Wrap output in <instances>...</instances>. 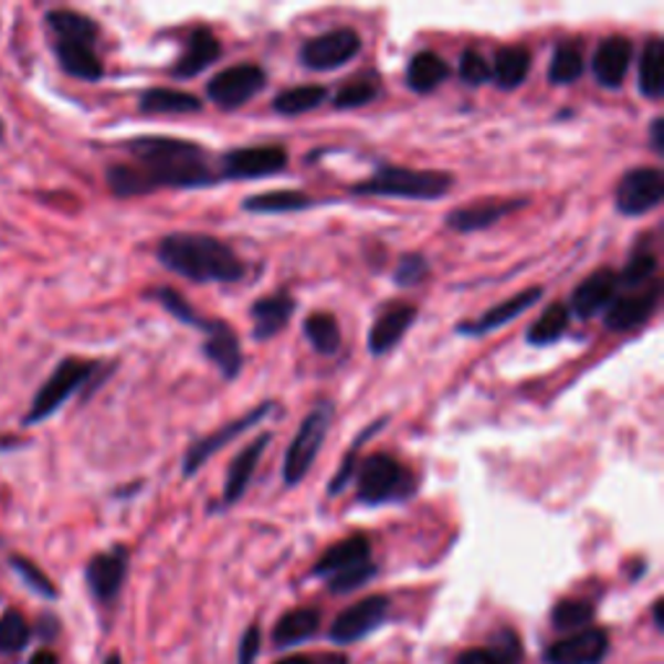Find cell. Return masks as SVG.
Here are the masks:
<instances>
[{
	"label": "cell",
	"instance_id": "cell-13",
	"mask_svg": "<svg viewBox=\"0 0 664 664\" xmlns=\"http://www.w3.org/2000/svg\"><path fill=\"white\" fill-rule=\"evenodd\" d=\"M387 613H390V600H387V597L382 594L363 597L361 602L346 608L338 618H335L330 639L335 644H354V641L363 639L367 633L379 629V625L384 623Z\"/></svg>",
	"mask_w": 664,
	"mask_h": 664
},
{
	"label": "cell",
	"instance_id": "cell-33",
	"mask_svg": "<svg viewBox=\"0 0 664 664\" xmlns=\"http://www.w3.org/2000/svg\"><path fill=\"white\" fill-rule=\"evenodd\" d=\"M587 68L584 44L581 42H561L554 50L548 65V81L556 86H569L573 81L581 78V73Z\"/></svg>",
	"mask_w": 664,
	"mask_h": 664
},
{
	"label": "cell",
	"instance_id": "cell-2",
	"mask_svg": "<svg viewBox=\"0 0 664 664\" xmlns=\"http://www.w3.org/2000/svg\"><path fill=\"white\" fill-rule=\"evenodd\" d=\"M156 257L167 271L192 283H236L247 275V265L239 260L236 252L208 234L177 231L164 236Z\"/></svg>",
	"mask_w": 664,
	"mask_h": 664
},
{
	"label": "cell",
	"instance_id": "cell-45",
	"mask_svg": "<svg viewBox=\"0 0 664 664\" xmlns=\"http://www.w3.org/2000/svg\"><path fill=\"white\" fill-rule=\"evenodd\" d=\"M460 78L467 86H481L491 78V65L477 50H465L460 55Z\"/></svg>",
	"mask_w": 664,
	"mask_h": 664
},
{
	"label": "cell",
	"instance_id": "cell-36",
	"mask_svg": "<svg viewBox=\"0 0 664 664\" xmlns=\"http://www.w3.org/2000/svg\"><path fill=\"white\" fill-rule=\"evenodd\" d=\"M569 323H571L569 307L561 302L550 304V307L542 312L533 325H529L527 342L529 346H550V342L563 338L566 330H569Z\"/></svg>",
	"mask_w": 664,
	"mask_h": 664
},
{
	"label": "cell",
	"instance_id": "cell-29",
	"mask_svg": "<svg viewBox=\"0 0 664 664\" xmlns=\"http://www.w3.org/2000/svg\"><path fill=\"white\" fill-rule=\"evenodd\" d=\"M639 92L652 102L662 99L664 94V42L660 36H652L641 50Z\"/></svg>",
	"mask_w": 664,
	"mask_h": 664
},
{
	"label": "cell",
	"instance_id": "cell-39",
	"mask_svg": "<svg viewBox=\"0 0 664 664\" xmlns=\"http://www.w3.org/2000/svg\"><path fill=\"white\" fill-rule=\"evenodd\" d=\"M327 99V88L317 86V84H304V86H294L281 92L273 99V109L278 115L294 117V115H307V112L317 109L319 104Z\"/></svg>",
	"mask_w": 664,
	"mask_h": 664
},
{
	"label": "cell",
	"instance_id": "cell-4",
	"mask_svg": "<svg viewBox=\"0 0 664 664\" xmlns=\"http://www.w3.org/2000/svg\"><path fill=\"white\" fill-rule=\"evenodd\" d=\"M415 491V477L392 454H369L356 477V496L367 506L402 502Z\"/></svg>",
	"mask_w": 664,
	"mask_h": 664
},
{
	"label": "cell",
	"instance_id": "cell-42",
	"mask_svg": "<svg viewBox=\"0 0 664 664\" xmlns=\"http://www.w3.org/2000/svg\"><path fill=\"white\" fill-rule=\"evenodd\" d=\"M554 625L558 631H584L592 623L594 608L584 600H563L554 608Z\"/></svg>",
	"mask_w": 664,
	"mask_h": 664
},
{
	"label": "cell",
	"instance_id": "cell-27",
	"mask_svg": "<svg viewBox=\"0 0 664 664\" xmlns=\"http://www.w3.org/2000/svg\"><path fill=\"white\" fill-rule=\"evenodd\" d=\"M450 78V65L444 63V57H439L436 52L421 50L410 57L405 81L415 94H431L439 88L444 81Z\"/></svg>",
	"mask_w": 664,
	"mask_h": 664
},
{
	"label": "cell",
	"instance_id": "cell-47",
	"mask_svg": "<svg viewBox=\"0 0 664 664\" xmlns=\"http://www.w3.org/2000/svg\"><path fill=\"white\" fill-rule=\"evenodd\" d=\"M13 569H17L19 573H21V579L27 581L29 587L34 589V592H40V594H44V597H55L57 592H55V587H52V581L44 577V573L36 569V566L32 563V561H27V558H13Z\"/></svg>",
	"mask_w": 664,
	"mask_h": 664
},
{
	"label": "cell",
	"instance_id": "cell-53",
	"mask_svg": "<svg viewBox=\"0 0 664 664\" xmlns=\"http://www.w3.org/2000/svg\"><path fill=\"white\" fill-rule=\"evenodd\" d=\"M104 664H123V662H119V656H117V654H112V656H109V660H107V662H104Z\"/></svg>",
	"mask_w": 664,
	"mask_h": 664
},
{
	"label": "cell",
	"instance_id": "cell-20",
	"mask_svg": "<svg viewBox=\"0 0 664 664\" xmlns=\"http://www.w3.org/2000/svg\"><path fill=\"white\" fill-rule=\"evenodd\" d=\"M203 333V354L208 361H213L219 367L223 379H236L239 371H242L244 356L234 327L221 323V319H208V327Z\"/></svg>",
	"mask_w": 664,
	"mask_h": 664
},
{
	"label": "cell",
	"instance_id": "cell-46",
	"mask_svg": "<svg viewBox=\"0 0 664 664\" xmlns=\"http://www.w3.org/2000/svg\"><path fill=\"white\" fill-rule=\"evenodd\" d=\"M375 573H377V566L369 561V563L356 566V569H350V571H342V573H338V577H330L327 579V584H330L335 594H346V592H354V589L367 584Z\"/></svg>",
	"mask_w": 664,
	"mask_h": 664
},
{
	"label": "cell",
	"instance_id": "cell-10",
	"mask_svg": "<svg viewBox=\"0 0 664 664\" xmlns=\"http://www.w3.org/2000/svg\"><path fill=\"white\" fill-rule=\"evenodd\" d=\"M275 405L273 402H263V405H257L255 410H250V413H244L242 418H236V421H229L226 426H221L219 431H213V434H208L203 439H198L196 444L190 446L188 452H185V462H182V475L185 477H192L198 473L200 467L205 465L208 460L213 457L215 452H221L223 446H226L229 442H234L236 436H242L244 431H250L252 426H257L263 418L271 413Z\"/></svg>",
	"mask_w": 664,
	"mask_h": 664
},
{
	"label": "cell",
	"instance_id": "cell-7",
	"mask_svg": "<svg viewBox=\"0 0 664 664\" xmlns=\"http://www.w3.org/2000/svg\"><path fill=\"white\" fill-rule=\"evenodd\" d=\"M267 84L265 71L255 63H239L231 65V68L215 73V76L208 81L205 92L208 99H211L219 109H239L244 107L250 99L263 92Z\"/></svg>",
	"mask_w": 664,
	"mask_h": 664
},
{
	"label": "cell",
	"instance_id": "cell-22",
	"mask_svg": "<svg viewBox=\"0 0 664 664\" xmlns=\"http://www.w3.org/2000/svg\"><path fill=\"white\" fill-rule=\"evenodd\" d=\"M540 298H542V288H537V286L527 288V291H519L517 296L506 298V302L496 304V307H491L481 319H473V323L457 325V333L460 335H488V333H494V330H498V327L509 325L512 319H517L521 312L535 307Z\"/></svg>",
	"mask_w": 664,
	"mask_h": 664
},
{
	"label": "cell",
	"instance_id": "cell-15",
	"mask_svg": "<svg viewBox=\"0 0 664 664\" xmlns=\"http://www.w3.org/2000/svg\"><path fill=\"white\" fill-rule=\"evenodd\" d=\"M525 203H527V200H517V198L477 200V203L454 208L452 213H446L444 223L452 231H460V234H470V231H483V229L494 226L496 221H502L509 213L519 211V208Z\"/></svg>",
	"mask_w": 664,
	"mask_h": 664
},
{
	"label": "cell",
	"instance_id": "cell-26",
	"mask_svg": "<svg viewBox=\"0 0 664 664\" xmlns=\"http://www.w3.org/2000/svg\"><path fill=\"white\" fill-rule=\"evenodd\" d=\"M55 55L63 65L65 73H71L73 78L81 81H99L104 76L102 60L96 55L94 44H84V42H63L55 40Z\"/></svg>",
	"mask_w": 664,
	"mask_h": 664
},
{
	"label": "cell",
	"instance_id": "cell-28",
	"mask_svg": "<svg viewBox=\"0 0 664 664\" xmlns=\"http://www.w3.org/2000/svg\"><path fill=\"white\" fill-rule=\"evenodd\" d=\"M529 68H533V55H529V50L521 48V44H512V48H502L496 52L491 76L496 78L498 88L512 92V88L525 84Z\"/></svg>",
	"mask_w": 664,
	"mask_h": 664
},
{
	"label": "cell",
	"instance_id": "cell-50",
	"mask_svg": "<svg viewBox=\"0 0 664 664\" xmlns=\"http://www.w3.org/2000/svg\"><path fill=\"white\" fill-rule=\"evenodd\" d=\"M649 146H652L656 154H664V119L662 117H654L652 125H649Z\"/></svg>",
	"mask_w": 664,
	"mask_h": 664
},
{
	"label": "cell",
	"instance_id": "cell-21",
	"mask_svg": "<svg viewBox=\"0 0 664 664\" xmlns=\"http://www.w3.org/2000/svg\"><path fill=\"white\" fill-rule=\"evenodd\" d=\"M125 573H128V550L112 548L107 554L94 556L86 566V581L96 600L109 602L115 600L119 587H123Z\"/></svg>",
	"mask_w": 664,
	"mask_h": 664
},
{
	"label": "cell",
	"instance_id": "cell-37",
	"mask_svg": "<svg viewBox=\"0 0 664 664\" xmlns=\"http://www.w3.org/2000/svg\"><path fill=\"white\" fill-rule=\"evenodd\" d=\"M304 338L312 342V348L323 356H335L340 350V325L330 312H312L304 319Z\"/></svg>",
	"mask_w": 664,
	"mask_h": 664
},
{
	"label": "cell",
	"instance_id": "cell-12",
	"mask_svg": "<svg viewBox=\"0 0 664 664\" xmlns=\"http://www.w3.org/2000/svg\"><path fill=\"white\" fill-rule=\"evenodd\" d=\"M662 281L656 278L644 288L629 291V294L615 296V302L605 309V327L613 333H631L652 319L660 307Z\"/></svg>",
	"mask_w": 664,
	"mask_h": 664
},
{
	"label": "cell",
	"instance_id": "cell-11",
	"mask_svg": "<svg viewBox=\"0 0 664 664\" xmlns=\"http://www.w3.org/2000/svg\"><path fill=\"white\" fill-rule=\"evenodd\" d=\"M288 154L281 146H244L223 154L221 177L226 179H260L286 169Z\"/></svg>",
	"mask_w": 664,
	"mask_h": 664
},
{
	"label": "cell",
	"instance_id": "cell-23",
	"mask_svg": "<svg viewBox=\"0 0 664 664\" xmlns=\"http://www.w3.org/2000/svg\"><path fill=\"white\" fill-rule=\"evenodd\" d=\"M294 309H296L294 296L286 294V291H278V294H273V296L257 298V302L250 307L252 335H255V340L275 338V335H278L283 327L288 325Z\"/></svg>",
	"mask_w": 664,
	"mask_h": 664
},
{
	"label": "cell",
	"instance_id": "cell-44",
	"mask_svg": "<svg viewBox=\"0 0 664 664\" xmlns=\"http://www.w3.org/2000/svg\"><path fill=\"white\" fill-rule=\"evenodd\" d=\"M431 267L429 260L421 255V252H408L398 260V267H394V283L400 288H413L418 283H423L429 278Z\"/></svg>",
	"mask_w": 664,
	"mask_h": 664
},
{
	"label": "cell",
	"instance_id": "cell-35",
	"mask_svg": "<svg viewBox=\"0 0 664 664\" xmlns=\"http://www.w3.org/2000/svg\"><path fill=\"white\" fill-rule=\"evenodd\" d=\"M319 629V613L312 608H298L291 610L278 621L273 631V639L278 646H294L302 644V641L312 639Z\"/></svg>",
	"mask_w": 664,
	"mask_h": 664
},
{
	"label": "cell",
	"instance_id": "cell-38",
	"mask_svg": "<svg viewBox=\"0 0 664 664\" xmlns=\"http://www.w3.org/2000/svg\"><path fill=\"white\" fill-rule=\"evenodd\" d=\"M656 278H660V260H656L654 250L649 247L633 250L629 263L623 267V273H618V281H621L623 291L644 288Z\"/></svg>",
	"mask_w": 664,
	"mask_h": 664
},
{
	"label": "cell",
	"instance_id": "cell-14",
	"mask_svg": "<svg viewBox=\"0 0 664 664\" xmlns=\"http://www.w3.org/2000/svg\"><path fill=\"white\" fill-rule=\"evenodd\" d=\"M618 291H621V281H618V273L613 267H597L589 278L573 288L571 302L566 307L579 319H592L615 302Z\"/></svg>",
	"mask_w": 664,
	"mask_h": 664
},
{
	"label": "cell",
	"instance_id": "cell-30",
	"mask_svg": "<svg viewBox=\"0 0 664 664\" xmlns=\"http://www.w3.org/2000/svg\"><path fill=\"white\" fill-rule=\"evenodd\" d=\"M140 109L148 115H192V112L203 109V102L188 92H177V88H148L140 96Z\"/></svg>",
	"mask_w": 664,
	"mask_h": 664
},
{
	"label": "cell",
	"instance_id": "cell-52",
	"mask_svg": "<svg viewBox=\"0 0 664 664\" xmlns=\"http://www.w3.org/2000/svg\"><path fill=\"white\" fill-rule=\"evenodd\" d=\"M654 623H656V629H664V623H662V600H656L654 602Z\"/></svg>",
	"mask_w": 664,
	"mask_h": 664
},
{
	"label": "cell",
	"instance_id": "cell-8",
	"mask_svg": "<svg viewBox=\"0 0 664 664\" xmlns=\"http://www.w3.org/2000/svg\"><path fill=\"white\" fill-rule=\"evenodd\" d=\"M361 52V36L354 29H333L312 36L298 50V60L309 71H335L346 65Z\"/></svg>",
	"mask_w": 664,
	"mask_h": 664
},
{
	"label": "cell",
	"instance_id": "cell-16",
	"mask_svg": "<svg viewBox=\"0 0 664 664\" xmlns=\"http://www.w3.org/2000/svg\"><path fill=\"white\" fill-rule=\"evenodd\" d=\"M631 60H633V44L629 36L613 34L608 36V40H602L597 44L592 57V73L597 84L605 88L623 86V81L631 71Z\"/></svg>",
	"mask_w": 664,
	"mask_h": 664
},
{
	"label": "cell",
	"instance_id": "cell-19",
	"mask_svg": "<svg viewBox=\"0 0 664 664\" xmlns=\"http://www.w3.org/2000/svg\"><path fill=\"white\" fill-rule=\"evenodd\" d=\"M418 312L413 304L408 302H392L379 312V317L375 319L369 330V354L371 356H384L398 346L402 340V335L408 333V327L415 323Z\"/></svg>",
	"mask_w": 664,
	"mask_h": 664
},
{
	"label": "cell",
	"instance_id": "cell-17",
	"mask_svg": "<svg viewBox=\"0 0 664 664\" xmlns=\"http://www.w3.org/2000/svg\"><path fill=\"white\" fill-rule=\"evenodd\" d=\"M608 633L600 629H584L556 641L548 649V664H600L608 654Z\"/></svg>",
	"mask_w": 664,
	"mask_h": 664
},
{
	"label": "cell",
	"instance_id": "cell-48",
	"mask_svg": "<svg viewBox=\"0 0 664 664\" xmlns=\"http://www.w3.org/2000/svg\"><path fill=\"white\" fill-rule=\"evenodd\" d=\"M260 652V631L257 625L244 631L242 646H239V664H255V656Z\"/></svg>",
	"mask_w": 664,
	"mask_h": 664
},
{
	"label": "cell",
	"instance_id": "cell-3",
	"mask_svg": "<svg viewBox=\"0 0 664 664\" xmlns=\"http://www.w3.org/2000/svg\"><path fill=\"white\" fill-rule=\"evenodd\" d=\"M454 179L446 171L408 169L384 164L369 179L356 182L350 192L363 198H402V200H442L450 196Z\"/></svg>",
	"mask_w": 664,
	"mask_h": 664
},
{
	"label": "cell",
	"instance_id": "cell-43",
	"mask_svg": "<svg viewBox=\"0 0 664 664\" xmlns=\"http://www.w3.org/2000/svg\"><path fill=\"white\" fill-rule=\"evenodd\" d=\"M29 636H32V631H29V623L21 613H6L0 618V652L3 654L24 649Z\"/></svg>",
	"mask_w": 664,
	"mask_h": 664
},
{
	"label": "cell",
	"instance_id": "cell-1",
	"mask_svg": "<svg viewBox=\"0 0 664 664\" xmlns=\"http://www.w3.org/2000/svg\"><path fill=\"white\" fill-rule=\"evenodd\" d=\"M136 164H115L107 169L109 190L117 198H136L159 188L198 190L219 182L203 146L182 138L146 136L125 144Z\"/></svg>",
	"mask_w": 664,
	"mask_h": 664
},
{
	"label": "cell",
	"instance_id": "cell-32",
	"mask_svg": "<svg viewBox=\"0 0 664 664\" xmlns=\"http://www.w3.org/2000/svg\"><path fill=\"white\" fill-rule=\"evenodd\" d=\"M315 205L307 192L298 190H275V192H260V196H250L242 200V208L247 213H298L307 211Z\"/></svg>",
	"mask_w": 664,
	"mask_h": 664
},
{
	"label": "cell",
	"instance_id": "cell-40",
	"mask_svg": "<svg viewBox=\"0 0 664 664\" xmlns=\"http://www.w3.org/2000/svg\"><path fill=\"white\" fill-rule=\"evenodd\" d=\"M379 88H382V84H379L377 73L367 71V73H361V76L346 81V84L338 88V94L333 96V102L338 109L367 107L369 102H375L379 96Z\"/></svg>",
	"mask_w": 664,
	"mask_h": 664
},
{
	"label": "cell",
	"instance_id": "cell-24",
	"mask_svg": "<svg viewBox=\"0 0 664 664\" xmlns=\"http://www.w3.org/2000/svg\"><path fill=\"white\" fill-rule=\"evenodd\" d=\"M221 57V42L211 29L198 27L192 29L188 36V48H185L182 55L171 68V76L175 78H192L198 73H203L208 65H213L215 60Z\"/></svg>",
	"mask_w": 664,
	"mask_h": 664
},
{
	"label": "cell",
	"instance_id": "cell-25",
	"mask_svg": "<svg viewBox=\"0 0 664 664\" xmlns=\"http://www.w3.org/2000/svg\"><path fill=\"white\" fill-rule=\"evenodd\" d=\"M371 561V546L367 535H350L346 540L335 542L333 548H327L323 558L315 563V577H338L342 571L356 569V566Z\"/></svg>",
	"mask_w": 664,
	"mask_h": 664
},
{
	"label": "cell",
	"instance_id": "cell-34",
	"mask_svg": "<svg viewBox=\"0 0 664 664\" xmlns=\"http://www.w3.org/2000/svg\"><path fill=\"white\" fill-rule=\"evenodd\" d=\"M48 27L55 32L57 40H63V42L94 44L96 36H99V27H96L94 19H88L78 11H68V9L50 11Z\"/></svg>",
	"mask_w": 664,
	"mask_h": 664
},
{
	"label": "cell",
	"instance_id": "cell-5",
	"mask_svg": "<svg viewBox=\"0 0 664 664\" xmlns=\"http://www.w3.org/2000/svg\"><path fill=\"white\" fill-rule=\"evenodd\" d=\"M333 402L330 400H319L315 408L309 410L304 423L298 426L294 442L288 444L286 450V460H283V483L288 488L298 486V483L307 477V473L315 465L319 450H323L327 429L333 423Z\"/></svg>",
	"mask_w": 664,
	"mask_h": 664
},
{
	"label": "cell",
	"instance_id": "cell-54",
	"mask_svg": "<svg viewBox=\"0 0 664 664\" xmlns=\"http://www.w3.org/2000/svg\"><path fill=\"white\" fill-rule=\"evenodd\" d=\"M0 138H3V123H0Z\"/></svg>",
	"mask_w": 664,
	"mask_h": 664
},
{
	"label": "cell",
	"instance_id": "cell-41",
	"mask_svg": "<svg viewBox=\"0 0 664 664\" xmlns=\"http://www.w3.org/2000/svg\"><path fill=\"white\" fill-rule=\"evenodd\" d=\"M148 298L159 302L161 307L167 309L171 317L179 319V323H185V325H190V327H200V330H205V327H208V319L200 317L198 309L192 307L188 298H185L175 288H154L151 294H148Z\"/></svg>",
	"mask_w": 664,
	"mask_h": 664
},
{
	"label": "cell",
	"instance_id": "cell-49",
	"mask_svg": "<svg viewBox=\"0 0 664 664\" xmlns=\"http://www.w3.org/2000/svg\"><path fill=\"white\" fill-rule=\"evenodd\" d=\"M278 664H346L340 654H319V656H286Z\"/></svg>",
	"mask_w": 664,
	"mask_h": 664
},
{
	"label": "cell",
	"instance_id": "cell-31",
	"mask_svg": "<svg viewBox=\"0 0 664 664\" xmlns=\"http://www.w3.org/2000/svg\"><path fill=\"white\" fill-rule=\"evenodd\" d=\"M521 641L514 631H502L491 639L488 646L470 649L460 656L457 664H519Z\"/></svg>",
	"mask_w": 664,
	"mask_h": 664
},
{
	"label": "cell",
	"instance_id": "cell-6",
	"mask_svg": "<svg viewBox=\"0 0 664 664\" xmlns=\"http://www.w3.org/2000/svg\"><path fill=\"white\" fill-rule=\"evenodd\" d=\"M94 371H96L94 361H81V358H65V361H60L48 382L42 384V390L36 392L32 408H29V413L24 418V426L48 421L55 410L63 408V402H68L73 398V392H78L81 387L94 377Z\"/></svg>",
	"mask_w": 664,
	"mask_h": 664
},
{
	"label": "cell",
	"instance_id": "cell-51",
	"mask_svg": "<svg viewBox=\"0 0 664 664\" xmlns=\"http://www.w3.org/2000/svg\"><path fill=\"white\" fill-rule=\"evenodd\" d=\"M29 664H57V656L52 652H36Z\"/></svg>",
	"mask_w": 664,
	"mask_h": 664
},
{
	"label": "cell",
	"instance_id": "cell-9",
	"mask_svg": "<svg viewBox=\"0 0 664 664\" xmlns=\"http://www.w3.org/2000/svg\"><path fill=\"white\" fill-rule=\"evenodd\" d=\"M664 198V175L660 167H636L625 171L615 190V208L623 215H644Z\"/></svg>",
	"mask_w": 664,
	"mask_h": 664
},
{
	"label": "cell",
	"instance_id": "cell-18",
	"mask_svg": "<svg viewBox=\"0 0 664 664\" xmlns=\"http://www.w3.org/2000/svg\"><path fill=\"white\" fill-rule=\"evenodd\" d=\"M273 442L271 434H260L252 439V442L244 446L242 452L231 460V465L226 470V483H223V494H221V506H234L239 498L244 496V491L250 488L252 477L257 473L260 460H263V452L267 450V444Z\"/></svg>",
	"mask_w": 664,
	"mask_h": 664
}]
</instances>
